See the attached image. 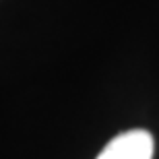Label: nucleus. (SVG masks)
Listing matches in <instances>:
<instances>
[{
  "instance_id": "nucleus-1",
  "label": "nucleus",
  "mask_w": 159,
  "mask_h": 159,
  "mask_svg": "<svg viewBox=\"0 0 159 159\" xmlns=\"http://www.w3.org/2000/svg\"><path fill=\"white\" fill-rule=\"evenodd\" d=\"M153 136L143 128L126 130L107 143L97 159H153Z\"/></svg>"
}]
</instances>
